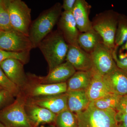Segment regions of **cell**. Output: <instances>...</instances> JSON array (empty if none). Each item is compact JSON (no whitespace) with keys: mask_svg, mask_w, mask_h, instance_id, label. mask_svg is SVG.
Returning a JSON list of instances; mask_svg holds the SVG:
<instances>
[{"mask_svg":"<svg viewBox=\"0 0 127 127\" xmlns=\"http://www.w3.org/2000/svg\"><path fill=\"white\" fill-rule=\"evenodd\" d=\"M119 13L106 10L96 14L92 21L93 28L102 38L103 43L111 49H115V36Z\"/></svg>","mask_w":127,"mask_h":127,"instance_id":"3957f363","label":"cell"},{"mask_svg":"<svg viewBox=\"0 0 127 127\" xmlns=\"http://www.w3.org/2000/svg\"><path fill=\"white\" fill-rule=\"evenodd\" d=\"M4 1L0 5V31H6L13 30L10 21L9 13Z\"/></svg>","mask_w":127,"mask_h":127,"instance_id":"4316f807","label":"cell"},{"mask_svg":"<svg viewBox=\"0 0 127 127\" xmlns=\"http://www.w3.org/2000/svg\"><path fill=\"white\" fill-rule=\"evenodd\" d=\"M92 70L89 71H76L67 82V92L85 90L91 82Z\"/></svg>","mask_w":127,"mask_h":127,"instance_id":"44dd1931","label":"cell"},{"mask_svg":"<svg viewBox=\"0 0 127 127\" xmlns=\"http://www.w3.org/2000/svg\"><path fill=\"white\" fill-rule=\"evenodd\" d=\"M57 25L58 30L61 32L67 44L79 47L78 38L80 32L72 11H63Z\"/></svg>","mask_w":127,"mask_h":127,"instance_id":"30bf717a","label":"cell"},{"mask_svg":"<svg viewBox=\"0 0 127 127\" xmlns=\"http://www.w3.org/2000/svg\"></svg>","mask_w":127,"mask_h":127,"instance_id":"f35d334b","label":"cell"},{"mask_svg":"<svg viewBox=\"0 0 127 127\" xmlns=\"http://www.w3.org/2000/svg\"><path fill=\"white\" fill-rule=\"evenodd\" d=\"M114 50L107 47L103 43L99 44L90 53L93 70L103 76L117 68L113 55Z\"/></svg>","mask_w":127,"mask_h":127,"instance_id":"ba28073f","label":"cell"},{"mask_svg":"<svg viewBox=\"0 0 127 127\" xmlns=\"http://www.w3.org/2000/svg\"><path fill=\"white\" fill-rule=\"evenodd\" d=\"M116 110H102L89 105L84 111L76 113L78 127H117Z\"/></svg>","mask_w":127,"mask_h":127,"instance_id":"5b68a950","label":"cell"},{"mask_svg":"<svg viewBox=\"0 0 127 127\" xmlns=\"http://www.w3.org/2000/svg\"><path fill=\"white\" fill-rule=\"evenodd\" d=\"M37 47L47 62L49 72L65 61L68 44L59 30L52 32L41 41Z\"/></svg>","mask_w":127,"mask_h":127,"instance_id":"7a4b0ae2","label":"cell"},{"mask_svg":"<svg viewBox=\"0 0 127 127\" xmlns=\"http://www.w3.org/2000/svg\"><path fill=\"white\" fill-rule=\"evenodd\" d=\"M0 127H5L4 125H3V124L2 123H1L0 122Z\"/></svg>","mask_w":127,"mask_h":127,"instance_id":"e575fe53","label":"cell"},{"mask_svg":"<svg viewBox=\"0 0 127 127\" xmlns=\"http://www.w3.org/2000/svg\"><path fill=\"white\" fill-rule=\"evenodd\" d=\"M14 96L5 90L0 91V111L12 103Z\"/></svg>","mask_w":127,"mask_h":127,"instance_id":"83f0119b","label":"cell"},{"mask_svg":"<svg viewBox=\"0 0 127 127\" xmlns=\"http://www.w3.org/2000/svg\"><path fill=\"white\" fill-rule=\"evenodd\" d=\"M25 108L28 118L35 127L42 124L55 122L56 114L46 108L27 102Z\"/></svg>","mask_w":127,"mask_h":127,"instance_id":"e0dca14e","label":"cell"},{"mask_svg":"<svg viewBox=\"0 0 127 127\" xmlns=\"http://www.w3.org/2000/svg\"><path fill=\"white\" fill-rule=\"evenodd\" d=\"M26 97L21 93L12 103L0 111V122L6 127H35L26 111Z\"/></svg>","mask_w":127,"mask_h":127,"instance_id":"277c9868","label":"cell"},{"mask_svg":"<svg viewBox=\"0 0 127 127\" xmlns=\"http://www.w3.org/2000/svg\"><path fill=\"white\" fill-rule=\"evenodd\" d=\"M127 40V16L119 14L115 36L116 47L122 46Z\"/></svg>","mask_w":127,"mask_h":127,"instance_id":"cb8c5ba5","label":"cell"},{"mask_svg":"<svg viewBox=\"0 0 127 127\" xmlns=\"http://www.w3.org/2000/svg\"><path fill=\"white\" fill-rule=\"evenodd\" d=\"M76 71L67 62L63 63L49 72L45 77H34L38 83L41 84H54L65 82L68 81Z\"/></svg>","mask_w":127,"mask_h":127,"instance_id":"8fae6325","label":"cell"},{"mask_svg":"<svg viewBox=\"0 0 127 127\" xmlns=\"http://www.w3.org/2000/svg\"><path fill=\"white\" fill-rule=\"evenodd\" d=\"M4 0H0V5L4 3Z\"/></svg>","mask_w":127,"mask_h":127,"instance_id":"d590c367","label":"cell"},{"mask_svg":"<svg viewBox=\"0 0 127 127\" xmlns=\"http://www.w3.org/2000/svg\"><path fill=\"white\" fill-rule=\"evenodd\" d=\"M103 77L113 93L120 96L127 95V72L117 67Z\"/></svg>","mask_w":127,"mask_h":127,"instance_id":"2e32d148","label":"cell"},{"mask_svg":"<svg viewBox=\"0 0 127 127\" xmlns=\"http://www.w3.org/2000/svg\"><path fill=\"white\" fill-rule=\"evenodd\" d=\"M76 0H64L63 4L62 5L64 11L71 12L72 11L75 6Z\"/></svg>","mask_w":127,"mask_h":127,"instance_id":"1f68e13d","label":"cell"},{"mask_svg":"<svg viewBox=\"0 0 127 127\" xmlns=\"http://www.w3.org/2000/svg\"><path fill=\"white\" fill-rule=\"evenodd\" d=\"M30 52H12L0 49V64L6 59L14 58L19 60L24 64H26L30 60Z\"/></svg>","mask_w":127,"mask_h":127,"instance_id":"484cf974","label":"cell"},{"mask_svg":"<svg viewBox=\"0 0 127 127\" xmlns=\"http://www.w3.org/2000/svg\"><path fill=\"white\" fill-rule=\"evenodd\" d=\"M92 6L85 0H76L72 13L80 32L93 30L89 15Z\"/></svg>","mask_w":127,"mask_h":127,"instance_id":"4fadbf2b","label":"cell"},{"mask_svg":"<svg viewBox=\"0 0 127 127\" xmlns=\"http://www.w3.org/2000/svg\"><path fill=\"white\" fill-rule=\"evenodd\" d=\"M121 47H121V49H120V51H126V52H127V40L124 45L121 46Z\"/></svg>","mask_w":127,"mask_h":127,"instance_id":"836d02e7","label":"cell"},{"mask_svg":"<svg viewBox=\"0 0 127 127\" xmlns=\"http://www.w3.org/2000/svg\"></svg>","mask_w":127,"mask_h":127,"instance_id":"74e56055","label":"cell"},{"mask_svg":"<svg viewBox=\"0 0 127 127\" xmlns=\"http://www.w3.org/2000/svg\"><path fill=\"white\" fill-rule=\"evenodd\" d=\"M117 112V111H116ZM116 119L118 127H127V114L117 112Z\"/></svg>","mask_w":127,"mask_h":127,"instance_id":"f546056e","label":"cell"},{"mask_svg":"<svg viewBox=\"0 0 127 127\" xmlns=\"http://www.w3.org/2000/svg\"><path fill=\"white\" fill-rule=\"evenodd\" d=\"M65 61L70 64L76 71H86L92 68L91 54L80 47L68 45Z\"/></svg>","mask_w":127,"mask_h":127,"instance_id":"7c38bea8","label":"cell"},{"mask_svg":"<svg viewBox=\"0 0 127 127\" xmlns=\"http://www.w3.org/2000/svg\"><path fill=\"white\" fill-rule=\"evenodd\" d=\"M30 86L28 95L33 98L58 95L67 92L66 82L54 84L37 83Z\"/></svg>","mask_w":127,"mask_h":127,"instance_id":"ac0fdd59","label":"cell"},{"mask_svg":"<svg viewBox=\"0 0 127 127\" xmlns=\"http://www.w3.org/2000/svg\"><path fill=\"white\" fill-rule=\"evenodd\" d=\"M30 103L45 108L55 114L67 109L66 93L58 95L34 98Z\"/></svg>","mask_w":127,"mask_h":127,"instance_id":"5bb4252c","label":"cell"},{"mask_svg":"<svg viewBox=\"0 0 127 127\" xmlns=\"http://www.w3.org/2000/svg\"><path fill=\"white\" fill-rule=\"evenodd\" d=\"M118 49V47H116L113 50V55L114 59L118 68L127 72V58L122 60L119 59L117 54V50Z\"/></svg>","mask_w":127,"mask_h":127,"instance_id":"f1b7e54d","label":"cell"},{"mask_svg":"<svg viewBox=\"0 0 127 127\" xmlns=\"http://www.w3.org/2000/svg\"><path fill=\"white\" fill-rule=\"evenodd\" d=\"M62 9V4L60 2H57L42 12L32 22L29 37L33 48L37 47L41 41L52 31L59 21Z\"/></svg>","mask_w":127,"mask_h":127,"instance_id":"6da1fadb","label":"cell"},{"mask_svg":"<svg viewBox=\"0 0 127 127\" xmlns=\"http://www.w3.org/2000/svg\"><path fill=\"white\" fill-rule=\"evenodd\" d=\"M78 43L79 47L89 53L92 52L100 43H103L102 38L94 30L80 32Z\"/></svg>","mask_w":127,"mask_h":127,"instance_id":"ffe728a7","label":"cell"},{"mask_svg":"<svg viewBox=\"0 0 127 127\" xmlns=\"http://www.w3.org/2000/svg\"><path fill=\"white\" fill-rule=\"evenodd\" d=\"M33 48L29 37L14 30L0 31V49L12 52H30Z\"/></svg>","mask_w":127,"mask_h":127,"instance_id":"52a82bcc","label":"cell"},{"mask_svg":"<svg viewBox=\"0 0 127 127\" xmlns=\"http://www.w3.org/2000/svg\"><path fill=\"white\" fill-rule=\"evenodd\" d=\"M2 89H2V88H1V87H0V91H1V90H2Z\"/></svg>","mask_w":127,"mask_h":127,"instance_id":"8d00e7d4","label":"cell"},{"mask_svg":"<svg viewBox=\"0 0 127 127\" xmlns=\"http://www.w3.org/2000/svg\"><path fill=\"white\" fill-rule=\"evenodd\" d=\"M13 30L29 37L31 20V9L21 0H5Z\"/></svg>","mask_w":127,"mask_h":127,"instance_id":"8992f818","label":"cell"},{"mask_svg":"<svg viewBox=\"0 0 127 127\" xmlns=\"http://www.w3.org/2000/svg\"><path fill=\"white\" fill-rule=\"evenodd\" d=\"M67 94V109L71 112L77 113L86 109L90 101L85 90L70 91Z\"/></svg>","mask_w":127,"mask_h":127,"instance_id":"d6986e66","label":"cell"},{"mask_svg":"<svg viewBox=\"0 0 127 127\" xmlns=\"http://www.w3.org/2000/svg\"><path fill=\"white\" fill-rule=\"evenodd\" d=\"M118 59L120 60H123L127 58V52H119V55L118 56Z\"/></svg>","mask_w":127,"mask_h":127,"instance_id":"d6a6232c","label":"cell"},{"mask_svg":"<svg viewBox=\"0 0 127 127\" xmlns=\"http://www.w3.org/2000/svg\"><path fill=\"white\" fill-rule=\"evenodd\" d=\"M0 87L9 92L14 97L20 94V89L8 78L0 66Z\"/></svg>","mask_w":127,"mask_h":127,"instance_id":"d4e9b609","label":"cell"},{"mask_svg":"<svg viewBox=\"0 0 127 127\" xmlns=\"http://www.w3.org/2000/svg\"><path fill=\"white\" fill-rule=\"evenodd\" d=\"M122 96L112 94L90 102L89 105L102 110H116Z\"/></svg>","mask_w":127,"mask_h":127,"instance_id":"7402d4cb","label":"cell"},{"mask_svg":"<svg viewBox=\"0 0 127 127\" xmlns=\"http://www.w3.org/2000/svg\"><path fill=\"white\" fill-rule=\"evenodd\" d=\"M91 82L85 90L90 102L106 96L113 93L103 80V76L92 69Z\"/></svg>","mask_w":127,"mask_h":127,"instance_id":"9a60e30c","label":"cell"},{"mask_svg":"<svg viewBox=\"0 0 127 127\" xmlns=\"http://www.w3.org/2000/svg\"><path fill=\"white\" fill-rule=\"evenodd\" d=\"M57 127H77L76 115L68 109L57 114L55 122Z\"/></svg>","mask_w":127,"mask_h":127,"instance_id":"603a6c76","label":"cell"},{"mask_svg":"<svg viewBox=\"0 0 127 127\" xmlns=\"http://www.w3.org/2000/svg\"><path fill=\"white\" fill-rule=\"evenodd\" d=\"M24 65L22 62L14 58L6 59L0 64V66L8 78L21 89H25L28 84Z\"/></svg>","mask_w":127,"mask_h":127,"instance_id":"9c48e42d","label":"cell"},{"mask_svg":"<svg viewBox=\"0 0 127 127\" xmlns=\"http://www.w3.org/2000/svg\"><path fill=\"white\" fill-rule=\"evenodd\" d=\"M116 111L127 114V95L122 96Z\"/></svg>","mask_w":127,"mask_h":127,"instance_id":"4dcf8cb0","label":"cell"}]
</instances>
